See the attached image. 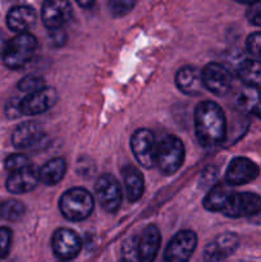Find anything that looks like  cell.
I'll return each mask as SVG.
<instances>
[{
  "instance_id": "1",
  "label": "cell",
  "mask_w": 261,
  "mask_h": 262,
  "mask_svg": "<svg viewBox=\"0 0 261 262\" xmlns=\"http://www.w3.org/2000/svg\"><path fill=\"white\" fill-rule=\"evenodd\" d=\"M194 130L200 145L205 148L216 147L224 141L227 120L222 107L212 101H202L194 110Z\"/></svg>"
},
{
  "instance_id": "2",
  "label": "cell",
  "mask_w": 261,
  "mask_h": 262,
  "mask_svg": "<svg viewBox=\"0 0 261 262\" xmlns=\"http://www.w3.org/2000/svg\"><path fill=\"white\" fill-rule=\"evenodd\" d=\"M94 197L84 188H72L61 194L59 209L61 215L71 222H81L87 219L94 210Z\"/></svg>"
},
{
  "instance_id": "3",
  "label": "cell",
  "mask_w": 261,
  "mask_h": 262,
  "mask_svg": "<svg viewBox=\"0 0 261 262\" xmlns=\"http://www.w3.org/2000/svg\"><path fill=\"white\" fill-rule=\"evenodd\" d=\"M37 41L28 32L18 33L9 40L3 51V61L10 69H19L32 59Z\"/></svg>"
},
{
  "instance_id": "4",
  "label": "cell",
  "mask_w": 261,
  "mask_h": 262,
  "mask_svg": "<svg viewBox=\"0 0 261 262\" xmlns=\"http://www.w3.org/2000/svg\"><path fill=\"white\" fill-rule=\"evenodd\" d=\"M184 161V145L177 136L168 135L158 143L156 164L164 174H174Z\"/></svg>"
},
{
  "instance_id": "5",
  "label": "cell",
  "mask_w": 261,
  "mask_h": 262,
  "mask_svg": "<svg viewBox=\"0 0 261 262\" xmlns=\"http://www.w3.org/2000/svg\"><path fill=\"white\" fill-rule=\"evenodd\" d=\"M222 212L234 219L257 215L261 212V197L250 192H230Z\"/></svg>"
},
{
  "instance_id": "6",
  "label": "cell",
  "mask_w": 261,
  "mask_h": 262,
  "mask_svg": "<svg viewBox=\"0 0 261 262\" xmlns=\"http://www.w3.org/2000/svg\"><path fill=\"white\" fill-rule=\"evenodd\" d=\"M130 148L136 160L146 169L154 168L156 165V148L158 143L155 136L150 129L141 128L137 129L130 137Z\"/></svg>"
},
{
  "instance_id": "7",
  "label": "cell",
  "mask_w": 261,
  "mask_h": 262,
  "mask_svg": "<svg viewBox=\"0 0 261 262\" xmlns=\"http://www.w3.org/2000/svg\"><path fill=\"white\" fill-rule=\"evenodd\" d=\"M197 246V235L192 230L178 232L164 252V262H188Z\"/></svg>"
},
{
  "instance_id": "8",
  "label": "cell",
  "mask_w": 261,
  "mask_h": 262,
  "mask_svg": "<svg viewBox=\"0 0 261 262\" xmlns=\"http://www.w3.org/2000/svg\"><path fill=\"white\" fill-rule=\"evenodd\" d=\"M95 192L102 209L107 212H117L122 205V191L119 182L110 174H102L95 183Z\"/></svg>"
},
{
  "instance_id": "9",
  "label": "cell",
  "mask_w": 261,
  "mask_h": 262,
  "mask_svg": "<svg viewBox=\"0 0 261 262\" xmlns=\"http://www.w3.org/2000/svg\"><path fill=\"white\" fill-rule=\"evenodd\" d=\"M48 137L44 133L42 128L33 122H26L18 125L13 132L12 142L14 147L25 150H42L48 145Z\"/></svg>"
},
{
  "instance_id": "10",
  "label": "cell",
  "mask_w": 261,
  "mask_h": 262,
  "mask_svg": "<svg viewBox=\"0 0 261 262\" xmlns=\"http://www.w3.org/2000/svg\"><path fill=\"white\" fill-rule=\"evenodd\" d=\"M201 76L205 89L216 96H224L232 87V74L224 66L219 63L206 64L201 71Z\"/></svg>"
},
{
  "instance_id": "11",
  "label": "cell",
  "mask_w": 261,
  "mask_h": 262,
  "mask_svg": "<svg viewBox=\"0 0 261 262\" xmlns=\"http://www.w3.org/2000/svg\"><path fill=\"white\" fill-rule=\"evenodd\" d=\"M72 18V5L68 0H45L41 8V19L49 30L63 28Z\"/></svg>"
},
{
  "instance_id": "12",
  "label": "cell",
  "mask_w": 261,
  "mask_h": 262,
  "mask_svg": "<svg viewBox=\"0 0 261 262\" xmlns=\"http://www.w3.org/2000/svg\"><path fill=\"white\" fill-rule=\"evenodd\" d=\"M58 101V94L53 87H44L38 91L27 94L25 99L19 101V110L22 115L42 114L53 107Z\"/></svg>"
},
{
  "instance_id": "13",
  "label": "cell",
  "mask_w": 261,
  "mask_h": 262,
  "mask_svg": "<svg viewBox=\"0 0 261 262\" xmlns=\"http://www.w3.org/2000/svg\"><path fill=\"white\" fill-rule=\"evenodd\" d=\"M51 248L56 257L60 260H73L81 251V239L73 230L68 228H60L54 233Z\"/></svg>"
},
{
  "instance_id": "14",
  "label": "cell",
  "mask_w": 261,
  "mask_h": 262,
  "mask_svg": "<svg viewBox=\"0 0 261 262\" xmlns=\"http://www.w3.org/2000/svg\"><path fill=\"white\" fill-rule=\"evenodd\" d=\"M161 235L156 225H147L141 233L136 245L138 262H154L160 248Z\"/></svg>"
},
{
  "instance_id": "15",
  "label": "cell",
  "mask_w": 261,
  "mask_h": 262,
  "mask_svg": "<svg viewBox=\"0 0 261 262\" xmlns=\"http://www.w3.org/2000/svg\"><path fill=\"white\" fill-rule=\"evenodd\" d=\"M258 176V166L247 158H235L230 161L225 173L229 186H241L253 181Z\"/></svg>"
},
{
  "instance_id": "16",
  "label": "cell",
  "mask_w": 261,
  "mask_h": 262,
  "mask_svg": "<svg viewBox=\"0 0 261 262\" xmlns=\"http://www.w3.org/2000/svg\"><path fill=\"white\" fill-rule=\"evenodd\" d=\"M240 245L238 235L234 233H223L217 235L205 248V258L210 262L220 261L228 257L237 250Z\"/></svg>"
},
{
  "instance_id": "17",
  "label": "cell",
  "mask_w": 261,
  "mask_h": 262,
  "mask_svg": "<svg viewBox=\"0 0 261 262\" xmlns=\"http://www.w3.org/2000/svg\"><path fill=\"white\" fill-rule=\"evenodd\" d=\"M40 182L38 178V170H36L32 165L26 166L20 170L10 173L9 178L7 179V189L10 193L20 194L31 192L36 188Z\"/></svg>"
},
{
  "instance_id": "18",
  "label": "cell",
  "mask_w": 261,
  "mask_h": 262,
  "mask_svg": "<svg viewBox=\"0 0 261 262\" xmlns=\"http://www.w3.org/2000/svg\"><path fill=\"white\" fill-rule=\"evenodd\" d=\"M176 84L179 91L188 96H197L205 89L202 83L201 71L192 66L182 67L176 74Z\"/></svg>"
},
{
  "instance_id": "19",
  "label": "cell",
  "mask_w": 261,
  "mask_h": 262,
  "mask_svg": "<svg viewBox=\"0 0 261 262\" xmlns=\"http://www.w3.org/2000/svg\"><path fill=\"white\" fill-rule=\"evenodd\" d=\"M235 106L241 112L261 118V89L245 84L235 95Z\"/></svg>"
},
{
  "instance_id": "20",
  "label": "cell",
  "mask_w": 261,
  "mask_h": 262,
  "mask_svg": "<svg viewBox=\"0 0 261 262\" xmlns=\"http://www.w3.org/2000/svg\"><path fill=\"white\" fill-rule=\"evenodd\" d=\"M36 19H37V14L33 8L19 5L9 10L7 15V25L13 32L23 33L27 32L35 25Z\"/></svg>"
},
{
  "instance_id": "21",
  "label": "cell",
  "mask_w": 261,
  "mask_h": 262,
  "mask_svg": "<svg viewBox=\"0 0 261 262\" xmlns=\"http://www.w3.org/2000/svg\"><path fill=\"white\" fill-rule=\"evenodd\" d=\"M123 181H124L127 197L130 202H136L143 193V177L141 171L133 165H125L122 169Z\"/></svg>"
},
{
  "instance_id": "22",
  "label": "cell",
  "mask_w": 261,
  "mask_h": 262,
  "mask_svg": "<svg viewBox=\"0 0 261 262\" xmlns=\"http://www.w3.org/2000/svg\"><path fill=\"white\" fill-rule=\"evenodd\" d=\"M66 170L67 164L64 159H51L50 161L41 166V169L38 170V178H40V182H42L46 186H55L63 179Z\"/></svg>"
},
{
  "instance_id": "23",
  "label": "cell",
  "mask_w": 261,
  "mask_h": 262,
  "mask_svg": "<svg viewBox=\"0 0 261 262\" xmlns=\"http://www.w3.org/2000/svg\"><path fill=\"white\" fill-rule=\"evenodd\" d=\"M237 76L245 84L261 87V60L246 59L237 67Z\"/></svg>"
},
{
  "instance_id": "24",
  "label": "cell",
  "mask_w": 261,
  "mask_h": 262,
  "mask_svg": "<svg viewBox=\"0 0 261 262\" xmlns=\"http://www.w3.org/2000/svg\"><path fill=\"white\" fill-rule=\"evenodd\" d=\"M230 192L232 191L228 188L227 184H216V186H214L210 189V192L204 199V202H202V204H204V207L206 210H209V211L222 212L223 207H224Z\"/></svg>"
},
{
  "instance_id": "25",
  "label": "cell",
  "mask_w": 261,
  "mask_h": 262,
  "mask_svg": "<svg viewBox=\"0 0 261 262\" xmlns=\"http://www.w3.org/2000/svg\"><path fill=\"white\" fill-rule=\"evenodd\" d=\"M25 214V206L17 200H7L0 204V217L8 222H17Z\"/></svg>"
},
{
  "instance_id": "26",
  "label": "cell",
  "mask_w": 261,
  "mask_h": 262,
  "mask_svg": "<svg viewBox=\"0 0 261 262\" xmlns=\"http://www.w3.org/2000/svg\"><path fill=\"white\" fill-rule=\"evenodd\" d=\"M137 0H109L107 8L113 17H123L135 8Z\"/></svg>"
},
{
  "instance_id": "27",
  "label": "cell",
  "mask_w": 261,
  "mask_h": 262,
  "mask_svg": "<svg viewBox=\"0 0 261 262\" xmlns=\"http://www.w3.org/2000/svg\"><path fill=\"white\" fill-rule=\"evenodd\" d=\"M44 87H45L44 79L35 76L25 77V78L20 79L19 83H18V89L22 92H26V94H32V92L38 91V90L44 89Z\"/></svg>"
},
{
  "instance_id": "28",
  "label": "cell",
  "mask_w": 261,
  "mask_h": 262,
  "mask_svg": "<svg viewBox=\"0 0 261 262\" xmlns=\"http://www.w3.org/2000/svg\"><path fill=\"white\" fill-rule=\"evenodd\" d=\"M30 165V160H28L27 156H25L23 154H13V155L8 156L7 160H5V169H7L8 171H10V173L20 170V169Z\"/></svg>"
},
{
  "instance_id": "29",
  "label": "cell",
  "mask_w": 261,
  "mask_h": 262,
  "mask_svg": "<svg viewBox=\"0 0 261 262\" xmlns=\"http://www.w3.org/2000/svg\"><path fill=\"white\" fill-rule=\"evenodd\" d=\"M13 233L9 228H0V258H5L10 252Z\"/></svg>"
},
{
  "instance_id": "30",
  "label": "cell",
  "mask_w": 261,
  "mask_h": 262,
  "mask_svg": "<svg viewBox=\"0 0 261 262\" xmlns=\"http://www.w3.org/2000/svg\"><path fill=\"white\" fill-rule=\"evenodd\" d=\"M246 48L251 55L261 58V32L251 33L246 41Z\"/></svg>"
},
{
  "instance_id": "31",
  "label": "cell",
  "mask_w": 261,
  "mask_h": 262,
  "mask_svg": "<svg viewBox=\"0 0 261 262\" xmlns=\"http://www.w3.org/2000/svg\"><path fill=\"white\" fill-rule=\"evenodd\" d=\"M246 17L252 25L261 27V0L252 3L246 12Z\"/></svg>"
},
{
  "instance_id": "32",
  "label": "cell",
  "mask_w": 261,
  "mask_h": 262,
  "mask_svg": "<svg viewBox=\"0 0 261 262\" xmlns=\"http://www.w3.org/2000/svg\"><path fill=\"white\" fill-rule=\"evenodd\" d=\"M51 41L55 42L56 46H60L61 43L66 41V33L63 32L61 28H58V30H51Z\"/></svg>"
},
{
  "instance_id": "33",
  "label": "cell",
  "mask_w": 261,
  "mask_h": 262,
  "mask_svg": "<svg viewBox=\"0 0 261 262\" xmlns=\"http://www.w3.org/2000/svg\"><path fill=\"white\" fill-rule=\"evenodd\" d=\"M78 3V5H81L82 8H90L94 5L95 0H76Z\"/></svg>"
},
{
  "instance_id": "34",
  "label": "cell",
  "mask_w": 261,
  "mask_h": 262,
  "mask_svg": "<svg viewBox=\"0 0 261 262\" xmlns=\"http://www.w3.org/2000/svg\"><path fill=\"white\" fill-rule=\"evenodd\" d=\"M237 3H240V4H252V3L257 2V0H235Z\"/></svg>"
},
{
  "instance_id": "35",
  "label": "cell",
  "mask_w": 261,
  "mask_h": 262,
  "mask_svg": "<svg viewBox=\"0 0 261 262\" xmlns=\"http://www.w3.org/2000/svg\"><path fill=\"white\" fill-rule=\"evenodd\" d=\"M120 262H130V261L129 260H122Z\"/></svg>"
}]
</instances>
